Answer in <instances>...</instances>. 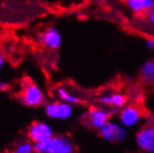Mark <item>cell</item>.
<instances>
[{"instance_id": "6da1fadb", "label": "cell", "mask_w": 154, "mask_h": 153, "mask_svg": "<svg viewBox=\"0 0 154 153\" xmlns=\"http://www.w3.org/2000/svg\"><path fill=\"white\" fill-rule=\"evenodd\" d=\"M17 98L27 107H39L45 105L47 96L37 83L29 77H23L20 82V89L17 93Z\"/></svg>"}, {"instance_id": "7a4b0ae2", "label": "cell", "mask_w": 154, "mask_h": 153, "mask_svg": "<svg viewBox=\"0 0 154 153\" xmlns=\"http://www.w3.org/2000/svg\"><path fill=\"white\" fill-rule=\"evenodd\" d=\"M36 153H76L73 140L65 134H54L45 141L35 144Z\"/></svg>"}, {"instance_id": "3957f363", "label": "cell", "mask_w": 154, "mask_h": 153, "mask_svg": "<svg viewBox=\"0 0 154 153\" xmlns=\"http://www.w3.org/2000/svg\"><path fill=\"white\" fill-rule=\"evenodd\" d=\"M115 113V111L102 105H92L83 114L81 122L83 125L91 130L98 131L108 120L112 119V116Z\"/></svg>"}, {"instance_id": "277c9868", "label": "cell", "mask_w": 154, "mask_h": 153, "mask_svg": "<svg viewBox=\"0 0 154 153\" xmlns=\"http://www.w3.org/2000/svg\"><path fill=\"white\" fill-rule=\"evenodd\" d=\"M145 117V114L141 107V104L128 103L119 111V122L126 129H133L141 124Z\"/></svg>"}, {"instance_id": "5b68a950", "label": "cell", "mask_w": 154, "mask_h": 153, "mask_svg": "<svg viewBox=\"0 0 154 153\" xmlns=\"http://www.w3.org/2000/svg\"><path fill=\"white\" fill-rule=\"evenodd\" d=\"M44 111L49 119L66 121L74 115V105L54 98L53 101H47L44 105Z\"/></svg>"}, {"instance_id": "8992f818", "label": "cell", "mask_w": 154, "mask_h": 153, "mask_svg": "<svg viewBox=\"0 0 154 153\" xmlns=\"http://www.w3.org/2000/svg\"><path fill=\"white\" fill-rule=\"evenodd\" d=\"M96 102L98 105L119 112L122 107H124L128 103V97L126 93L117 91V89H111V91H104L98 94L96 97Z\"/></svg>"}, {"instance_id": "52a82bcc", "label": "cell", "mask_w": 154, "mask_h": 153, "mask_svg": "<svg viewBox=\"0 0 154 153\" xmlns=\"http://www.w3.org/2000/svg\"><path fill=\"white\" fill-rule=\"evenodd\" d=\"M98 134L104 141L109 143H119L126 140L127 129L119 122L111 119L98 130Z\"/></svg>"}, {"instance_id": "ba28073f", "label": "cell", "mask_w": 154, "mask_h": 153, "mask_svg": "<svg viewBox=\"0 0 154 153\" xmlns=\"http://www.w3.org/2000/svg\"><path fill=\"white\" fill-rule=\"evenodd\" d=\"M135 144L143 153H154V123H145L135 134Z\"/></svg>"}, {"instance_id": "9c48e42d", "label": "cell", "mask_w": 154, "mask_h": 153, "mask_svg": "<svg viewBox=\"0 0 154 153\" xmlns=\"http://www.w3.org/2000/svg\"><path fill=\"white\" fill-rule=\"evenodd\" d=\"M37 42L46 49L57 50L62 46L63 37L57 27L49 26L39 33L37 36Z\"/></svg>"}, {"instance_id": "30bf717a", "label": "cell", "mask_w": 154, "mask_h": 153, "mask_svg": "<svg viewBox=\"0 0 154 153\" xmlns=\"http://www.w3.org/2000/svg\"><path fill=\"white\" fill-rule=\"evenodd\" d=\"M51 95L56 100L69 103L74 106L79 105L84 102V97L79 94V92H77L75 88L69 86V85L60 84L55 86L51 91Z\"/></svg>"}, {"instance_id": "8fae6325", "label": "cell", "mask_w": 154, "mask_h": 153, "mask_svg": "<svg viewBox=\"0 0 154 153\" xmlns=\"http://www.w3.org/2000/svg\"><path fill=\"white\" fill-rule=\"evenodd\" d=\"M54 134L53 127L42 121H34L27 127V138L35 144L49 139Z\"/></svg>"}, {"instance_id": "7c38bea8", "label": "cell", "mask_w": 154, "mask_h": 153, "mask_svg": "<svg viewBox=\"0 0 154 153\" xmlns=\"http://www.w3.org/2000/svg\"><path fill=\"white\" fill-rule=\"evenodd\" d=\"M127 8L135 15H144L154 8V0H123Z\"/></svg>"}, {"instance_id": "4fadbf2b", "label": "cell", "mask_w": 154, "mask_h": 153, "mask_svg": "<svg viewBox=\"0 0 154 153\" xmlns=\"http://www.w3.org/2000/svg\"><path fill=\"white\" fill-rule=\"evenodd\" d=\"M140 78L142 83L147 86L154 85V59H147L140 67Z\"/></svg>"}, {"instance_id": "5bb4252c", "label": "cell", "mask_w": 154, "mask_h": 153, "mask_svg": "<svg viewBox=\"0 0 154 153\" xmlns=\"http://www.w3.org/2000/svg\"><path fill=\"white\" fill-rule=\"evenodd\" d=\"M9 153H36L35 143L29 139H23L16 142Z\"/></svg>"}, {"instance_id": "9a60e30c", "label": "cell", "mask_w": 154, "mask_h": 153, "mask_svg": "<svg viewBox=\"0 0 154 153\" xmlns=\"http://www.w3.org/2000/svg\"><path fill=\"white\" fill-rule=\"evenodd\" d=\"M127 97H128V102L131 103L141 104L144 100V92H143V87L139 84L132 85L131 87L127 89Z\"/></svg>"}, {"instance_id": "2e32d148", "label": "cell", "mask_w": 154, "mask_h": 153, "mask_svg": "<svg viewBox=\"0 0 154 153\" xmlns=\"http://www.w3.org/2000/svg\"><path fill=\"white\" fill-rule=\"evenodd\" d=\"M144 15H145V19H146V21L149 23V25L154 28V8H152L151 10L145 12Z\"/></svg>"}, {"instance_id": "e0dca14e", "label": "cell", "mask_w": 154, "mask_h": 153, "mask_svg": "<svg viewBox=\"0 0 154 153\" xmlns=\"http://www.w3.org/2000/svg\"><path fill=\"white\" fill-rule=\"evenodd\" d=\"M144 45L146 47V49L153 50L154 49V37H147L144 40Z\"/></svg>"}, {"instance_id": "ac0fdd59", "label": "cell", "mask_w": 154, "mask_h": 153, "mask_svg": "<svg viewBox=\"0 0 154 153\" xmlns=\"http://www.w3.org/2000/svg\"><path fill=\"white\" fill-rule=\"evenodd\" d=\"M5 64H6V57H5V55L2 54V52L0 50V69H2Z\"/></svg>"}, {"instance_id": "d6986e66", "label": "cell", "mask_w": 154, "mask_h": 153, "mask_svg": "<svg viewBox=\"0 0 154 153\" xmlns=\"http://www.w3.org/2000/svg\"><path fill=\"white\" fill-rule=\"evenodd\" d=\"M9 88V84L6 82H0V91H7Z\"/></svg>"}]
</instances>
